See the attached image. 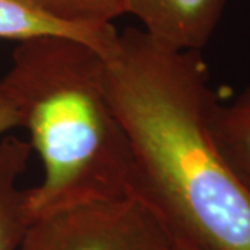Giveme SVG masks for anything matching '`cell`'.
I'll return each mask as SVG.
<instances>
[{
	"label": "cell",
	"mask_w": 250,
	"mask_h": 250,
	"mask_svg": "<svg viewBox=\"0 0 250 250\" xmlns=\"http://www.w3.org/2000/svg\"><path fill=\"white\" fill-rule=\"evenodd\" d=\"M29 142L7 136L0 142V250H20L31 217L27 189L18 187L31 156Z\"/></svg>",
	"instance_id": "5b68a950"
},
{
	"label": "cell",
	"mask_w": 250,
	"mask_h": 250,
	"mask_svg": "<svg viewBox=\"0 0 250 250\" xmlns=\"http://www.w3.org/2000/svg\"><path fill=\"white\" fill-rule=\"evenodd\" d=\"M208 128L215 147L233 175L250 192V86L228 104L214 102Z\"/></svg>",
	"instance_id": "8992f818"
},
{
	"label": "cell",
	"mask_w": 250,
	"mask_h": 250,
	"mask_svg": "<svg viewBox=\"0 0 250 250\" xmlns=\"http://www.w3.org/2000/svg\"><path fill=\"white\" fill-rule=\"evenodd\" d=\"M159 220L134 196L36 218L20 250H170Z\"/></svg>",
	"instance_id": "3957f363"
},
{
	"label": "cell",
	"mask_w": 250,
	"mask_h": 250,
	"mask_svg": "<svg viewBox=\"0 0 250 250\" xmlns=\"http://www.w3.org/2000/svg\"><path fill=\"white\" fill-rule=\"evenodd\" d=\"M208 72L202 52L171 49L138 28L118 32L103 56V85L134 160L131 196L171 241L250 250V192L210 134Z\"/></svg>",
	"instance_id": "6da1fadb"
},
{
	"label": "cell",
	"mask_w": 250,
	"mask_h": 250,
	"mask_svg": "<svg viewBox=\"0 0 250 250\" xmlns=\"http://www.w3.org/2000/svg\"><path fill=\"white\" fill-rule=\"evenodd\" d=\"M20 126L17 104L3 78L0 80V135Z\"/></svg>",
	"instance_id": "9c48e42d"
},
{
	"label": "cell",
	"mask_w": 250,
	"mask_h": 250,
	"mask_svg": "<svg viewBox=\"0 0 250 250\" xmlns=\"http://www.w3.org/2000/svg\"><path fill=\"white\" fill-rule=\"evenodd\" d=\"M62 25L82 31H104L126 14V0H25Z\"/></svg>",
	"instance_id": "ba28073f"
},
{
	"label": "cell",
	"mask_w": 250,
	"mask_h": 250,
	"mask_svg": "<svg viewBox=\"0 0 250 250\" xmlns=\"http://www.w3.org/2000/svg\"><path fill=\"white\" fill-rule=\"evenodd\" d=\"M3 81L43 166L41 184L27 189L31 223L132 195V153L98 49L64 35L29 38L18 42Z\"/></svg>",
	"instance_id": "7a4b0ae2"
},
{
	"label": "cell",
	"mask_w": 250,
	"mask_h": 250,
	"mask_svg": "<svg viewBox=\"0 0 250 250\" xmlns=\"http://www.w3.org/2000/svg\"><path fill=\"white\" fill-rule=\"evenodd\" d=\"M41 35L70 36L106 56L116 45L118 32L114 27L96 32L67 27L43 16L25 0H0V39L21 42Z\"/></svg>",
	"instance_id": "52a82bcc"
},
{
	"label": "cell",
	"mask_w": 250,
	"mask_h": 250,
	"mask_svg": "<svg viewBox=\"0 0 250 250\" xmlns=\"http://www.w3.org/2000/svg\"><path fill=\"white\" fill-rule=\"evenodd\" d=\"M227 0H126V14L143 31L175 50L202 52L223 17Z\"/></svg>",
	"instance_id": "277c9868"
},
{
	"label": "cell",
	"mask_w": 250,
	"mask_h": 250,
	"mask_svg": "<svg viewBox=\"0 0 250 250\" xmlns=\"http://www.w3.org/2000/svg\"><path fill=\"white\" fill-rule=\"evenodd\" d=\"M170 241H171V239H170ZM170 250H208V249L200 248V246H197V245H193V243H189V242L171 241Z\"/></svg>",
	"instance_id": "30bf717a"
}]
</instances>
